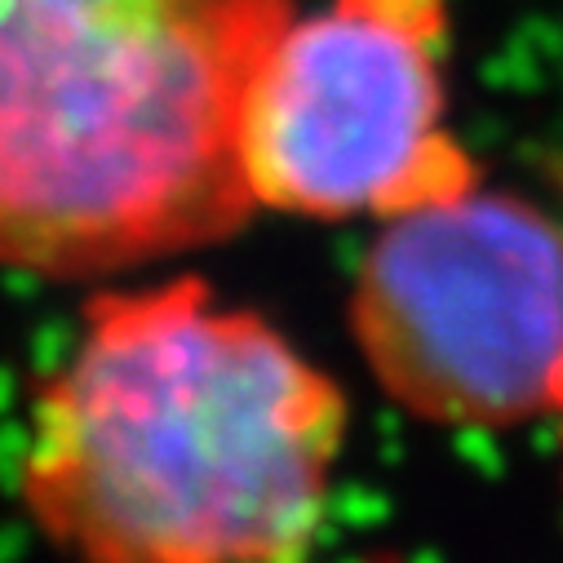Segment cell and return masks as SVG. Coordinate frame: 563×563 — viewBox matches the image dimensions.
Listing matches in <instances>:
<instances>
[{"mask_svg":"<svg viewBox=\"0 0 563 563\" xmlns=\"http://www.w3.org/2000/svg\"><path fill=\"white\" fill-rule=\"evenodd\" d=\"M351 404L205 275L107 279L36 382L14 488L63 563H311Z\"/></svg>","mask_w":563,"mask_h":563,"instance_id":"1","label":"cell"},{"mask_svg":"<svg viewBox=\"0 0 563 563\" xmlns=\"http://www.w3.org/2000/svg\"><path fill=\"white\" fill-rule=\"evenodd\" d=\"M294 0H0V266L124 279L231 240L249 89Z\"/></svg>","mask_w":563,"mask_h":563,"instance_id":"2","label":"cell"},{"mask_svg":"<svg viewBox=\"0 0 563 563\" xmlns=\"http://www.w3.org/2000/svg\"><path fill=\"white\" fill-rule=\"evenodd\" d=\"M346 320L377 390L444 431L550 417L563 368V222L471 187L377 222Z\"/></svg>","mask_w":563,"mask_h":563,"instance_id":"3","label":"cell"},{"mask_svg":"<svg viewBox=\"0 0 563 563\" xmlns=\"http://www.w3.org/2000/svg\"><path fill=\"white\" fill-rule=\"evenodd\" d=\"M444 45V0H329L294 14L240 120L253 209L386 222L479 187L449 129Z\"/></svg>","mask_w":563,"mask_h":563,"instance_id":"4","label":"cell"},{"mask_svg":"<svg viewBox=\"0 0 563 563\" xmlns=\"http://www.w3.org/2000/svg\"><path fill=\"white\" fill-rule=\"evenodd\" d=\"M550 417L559 421V484H563V368H559V386H554V408Z\"/></svg>","mask_w":563,"mask_h":563,"instance_id":"5","label":"cell"}]
</instances>
